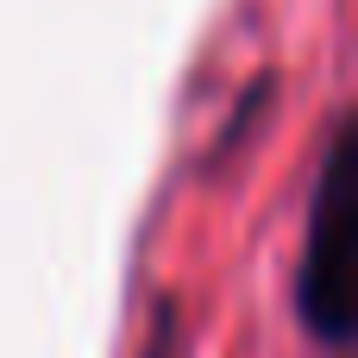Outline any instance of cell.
<instances>
[{"label": "cell", "instance_id": "obj_1", "mask_svg": "<svg viewBox=\"0 0 358 358\" xmlns=\"http://www.w3.org/2000/svg\"><path fill=\"white\" fill-rule=\"evenodd\" d=\"M302 321L315 340L340 346L352 302H346V220H340V170H327L308 220V258H302Z\"/></svg>", "mask_w": 358, "mask_h": 358}]
</instances>
